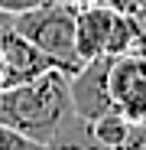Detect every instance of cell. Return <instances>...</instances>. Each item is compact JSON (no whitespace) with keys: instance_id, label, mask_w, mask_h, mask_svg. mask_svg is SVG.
Returning a JSON list of instances; mask_svg holds the SVG:
<instances>
[{"instance_id":"obj_5","label":"cell","mask_w":146,"mask_h":150,"mask_svg":"<svg viewBox=\"0 0 146 150\" xmlns=\"http://www.w3.org/2000/svg\"><path fill=\"white\" fill-rule=\"evenodd\" d=\"M114 23H117V10L110 4H104V0L75 10V46H78L81 59L107 56Z\"/></svg>"},{"instance_id":"obj_2","label":"cell","mask_w":146,"mask_h":150,"mask_svg":"<svg viewBox=\"0 0 146 150\" xmlns=\"http://www.w3.org/2000/svg\"><path fill=\"white\" fill-rule=\"evenodd\" d=\"M13 26L55 69L68 75L81 69L85 59L78 56V46H75V7H68L65 0H45L39 7L13 13Z\"/></svg>"},{"instance_id":"obj_6","label":"cell","mask_w":146,"mask_h":150,"mask_svg":"<svg viewBox=\"0 0 146 150\" xmlns=\"http://www.w3.org/2000/svg\"><path fill=\"white\" fill-rule=\"evenodd\" d=\"M91 127H94V137L101 140L104 147H117L120 140L127 137V131H130V121L120 114V111H110V114H104V117H97V121H91Z\"/></svg>"},{"instance_id":"obj_7","label":"cell","mask_w":146,"mask_h":150,"mask_svg":"<svg viewBox=\"0 0 146 150\" xmlns=\"http://www.w3.org/2000/svg\"><path fill=\"white\" fill-rule=\"evenodd\" d=\"M114 150H146V121H136V124H130L127 137L120 140Z\"/></svg>"},{"instance_id":"obj_4","label":"cell","mask_w":146,"mask_h":150,"mask_svg":"<svg viewBox=\"0 0 146 150\" xmlns=\"http://www.w3.org/2000/svg\"><path fill=\"white\" fill-rule=\"evenodd\" d=\"M110 98H114V108L130 124L146 121V52L143 49L127 52V56H114Z\"/></svg>"},{"instance_id":"obj_9","label":"cell","mask_w":146,"mask_h":150,"mask_svg":"<svg viewBox=\"0 0 146 150\" xmlns=\"http://www.w3.org/2000/svg\"><path fill=\"white\" fill-rule=\"evenodd\" d=\"M39 4H45V0H0V10L3 13H23L29 7H39Z\"/></svg>"},{"instance_id":"obj_8","label":"cell","mask_w":146,"mask_h":150,"mask_svg":"<svg viewBox=\"0 0 146 150\" xmlns=\"http://www.w3.org/2000/svg\"><path fill=\"white\" fill-rule=\"evenodd\" d=\"M130 16H133V26H136V46H140V49H146V4H143V7H136Z\"/></svg>"},{"instance_id":"obj_1","label":"cell","mask_w":146,"mask_h":150,"mask_svg":"<svg viewBox=\"0 0 146 150\" xmlns=\"http://www.w3.org/2000/svg\"><path fill=\"white\" fill-rule=\"evenodd\" d=\"M75 117L68 91V72L49 69L39 79L0 88V124L33 137L36 144L49 147L59 131Z\"/></svg>"},{"instance_id":"obj_13","label":"cell","mask_w":146,"mask_h":150,"mask_svg":"<svg viewBox=\"0 0 146 150\" xmlns=\"http://www.w3.org/2000/svg\"><path fill=\"white\" fill-rule=\"evenodd\" d=\"M143 52H146V49H143Z\"/></svg>"},{"instance_id":"obj_11","label":"cell","mask_w":146,"mask_h":150,"mask_svg":"<svg viewBox=\"0 0 146 150\" xmlns=\"http://www.w3.org/2000/svg\"><path fill=\"white\" fill-rule=\"evenodd\" d=\"M65 4H68V7H75V10H78V7H88V4H97V0H65Z\"/></svg>"},{"instance_id":"obj_12","label":"cell","mask_w":146,"mask_h":150,"mask_svg":"<svg viewBox=\"0 0 146 150\" xmlns=\"http://www.w3.org/2000/svg\"><path fill=\"white\" fill-rule=\"evenodd\" d=\"M3 72L7 69H3V56H0V88H3Z\"/></svg>"},{"instance_id":"obj_3","label":"cell","mask_w":146,"mask_h":150,"mask_svg":"<svg viewBox=\"0 0 146 150\" xmlns=\"http://www.w3.org/2000/svg\"><path fill=\"white\" fill-rule=\"evenodd\" d=\"M110 65H114V56H94V59H85L78 72L68 75V91L78 117L97 121L117 111L110 98Z\"/></svg>"},{"instance_id":"obj_10","label":"cell","mask_w":146,"mask_h":150,"mask_svg":"<svg viewBox=\"0 0 146 150\" xmlns=\"http://www.w3.org/2000/svg\"><path fill=\"white\" fill-rule=\"evenodd\" d=\"M104 4H110L114 10H124V13H133L136 7H143L146 0H104Z\"/></svg>"}]
</instances>
